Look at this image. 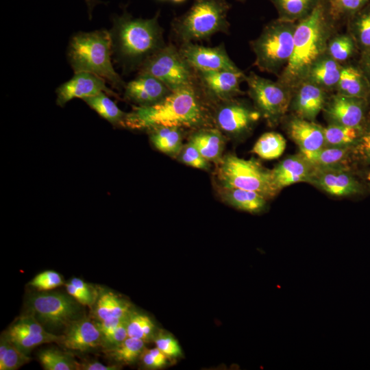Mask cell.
Instances as JSON below:
<instances>
[{
  "label": "cell",
  "mask_w": 370,
  "mask_h": 370,
  "mask_svg": "<svg viewBox=\"0 0 370 370\" xmlns=\"http://www.w3.org/2000/svg\"><path fill=\"white\" fill-rule=\"evenodd\" d=\"M125 318H120L115 317H110L107 319L101 320L100 323L97 324L101 334V338L110 334L115 330Z\"/></svg>",
  "instance_id": "7dc6e473"
},
{
  "label": "cell",
  "mask_w": 370,
  "mask_h": 370,
  "mask_svg": "<svg viewBox=\"0 0 370 370\" xmlns=\"http://www.w3.org/2000/svg\"><path fill=\"white\" fill-rule=\"evenodd\" d=\"M370 100L335 94L328 98L323 108L329 123L362 127L369 114Z\"/></svg>",
  "instance_id": "5bb4252c"
},
{
  "label": "cell",
  "mask_w": 370,
  "mask_h": 370,
  "mask_svg": "<svg viewBox=\"0 0 370 370\" xmlns=\"http://www.w3.org/2000/svg\"><path fill=\"white\" fill-rule=\"evenodd\" d=\"M101 341V334L97 325L88 319H78L66 326L60 343L67 349L84 352L96 347Z\"/></svg>",
  "instance_id": "44dd1931"
},
{
  "label": "cell",
  "mask_w": 370,
  "mask_h": 370,
  "mask_svg": "<svg viewBox=\"0 0 370 370\" xmlns=\"http://www.w3.org/2000/svg\"><path fill=\"white\" fill-rule=\"evenodd\" d=\"M245 81L255 108L269 125H278L290 108L293 90L278 80L273 82L254 72L246 75Z\"/></svg>",
  "instance_id": "ba28073f"
},
{
  "label": "cell",
  "mask_w": 370,
  "mask_h": 370,
  "mask_svg": "<svg viewBox=\"0 0 370 370\" xmlns=\"http://www.w3.org/2000/svg\"><path fill=\"white\" fill-rule=\"evenodd\" d=\"M358 50L349 34H340L328 41L326 53L336 62L343 63L349 60Z\"/></svg>",
  "instance_id": "e575fe53"
},
{
  "label": "cell",
  "mask_w": 370,
  "mask_h": 370,
  "mask_svg": "<svg viewBox=\"0 0 370 370\" xmlns=\"http://www.w3.org/2000/svg\"><path fill=\"white\" fill-rule=\"evenodd\" d=\"M352 160L370 167V114L362 127L358 141L352 147Z\"/></svg>",
  "instance_id": "74e56055"
},
{
  "label": "cell",
  "mask_w": 370,
  "mask_h": 370,
  "mask_svg": "<svg viewBox=\"0 0 370 370\" xmlns=\"http://www.w3.org/2000/svg\"><path fill=\"white\" fill-rule=\"evenodd\" d=\"M286 145L283 136L278 132L263 134L254 144L252 152L264 160H274L282 156Z\"/></svg>",
  "instance_id": "4dcf8cb0"
},
{
  "label": "cell",
  "mask_w": 370,
  "mask_h": 370,
  "mask_svg": "<svg viewBox=\"0 0 370 370\" xmlns=\"http://www.w3.org/2000/svg\"><path fill=\"white\" fill-rule=\"evenodd\" d=\"M11 342L25 354L29 352L33 348L44 343L61 342L62 336H57L46 332L41 334L29 333H7Z\"/></svg>",
  "instance_id": "836d02e7"
},
{
  "label": "cell",
  "mask_w": 370,
  "mask_h": 370,
  "mask_svg": "<svg viewBox=\"0 0 370 370\" xmlns=\"http://www.w3.org/2000/svg\"><path fill=\"white\" fill-rule=\"evenodd\" d=\"M175 3H181L183 2L184 0H173Z\"/></svg>",
  "instance_id": "9f6ffc18"
},
{
  "label": "cell",
  "mask_w": 370,
  "mask_h": 370,
  "mask_svg": "<svg viewBox=\"0 0 370 370\" xmlns=\"http://www.w3.org/2000/svg\"><path fill=\"white\" fill-rule=\"evenodd\" d=\"M362 127L329 123L323 127L325 146L353 147L358 141Z\"/></svg>",
  "instance_id": "f546056e"
},
{
  "label": "cell",
  "mask_w": 370,
  "mask_h": 370,
  "mask_svg": "<svg viewBox=\"0 0 370 370\" xmlns=\"http://www.w3.org/2000/svg\"><path fill=\"white\" fill-rule=\"evenodd\" d=\"M228 5L223 0H195L173 27L182 43L208 40L218 32L227 33Z\"/></svg>",
  "instance_id": "8992f818"
},
{
  "label": "cell",
  "mask_w": 370,
  "mask_h": 370,
  "mask_svg": "<svg viewBox=\"0 0 370 370\" xmlns=\"http://www.w3.org/2000/svg\"><path fill=\"white\" fill-rule=\"evenodd\" d=\"M70 282L72 284H73L75 286L78 288L87 296L94 299V296H95L94 291L92 289L91 286H90L88 284H86L82 280L77 278H74L71 280Z\"/></svg>",
  "instance_id": "816d5d0a"
},
{
  "label": "cell",
  "mask_w": 370,
  "mask_h": 370,
  "mask_svg": "<svg viewBox=\"0 0 370 370\" xmlns=\"http://www.w3.org/2000/svg\"><path fill=\"white\" fill-rule=\"evenodd\" d=\"M190 142L208 161L219 162L221 160L224 140L219 130L201 129L192 135Z\"/></svg>",
  "instance_id": "d4e9b609"
},
{
  "label": "cell",
  "mask_w": 370,
  "mask_h": 370,
  "mask_svg": "<svg viewBox=\"0 0 370 370\" xmlns=\"http://www.w3.org/2000/svg\"><path fill=\"white\" fill-rule=\"evenodd\" d=\"M288 136L299 152H312L325 146L323 127L312 121L293 115L286 124Z\"/></svg>",
  "instance_id": "ffe728a7"
},
{
  "label": "cell",
  "mask_w": 370,
  "mask_h": 370,
  "mask_svg": "<svg viewBox=\"0 0 370 370\" xmlns=\"http://www.w3.org/2000/svg\"><path fill=\"white\" fill-rule=\"evenodd\" d=\"M219 163L217 176L222 188L254 190L268 199L280 192L274 184L271 170L254 159L229 154Z\"/></svg>",
  "instance_id": "52a82bcc"
},
{
  "label": "cell",
  "mask_w": 370,
  "mask_h": 370,
  "mask_svg": "<svg viewBox=\"0 0 370 370\" xmlns=\"http://www.w3.org/2000/svg\"><path fill=\"white\" fill-rule=\"evenodd\" d=\"M142 361L145 367L151 369L161 368L163 366L150 354L149 349H144L142 354Z\"/></svg>",
  "instance_id": "f907efd6"
},
{
  "label": "cell",
  "mask_w": 370,
  "mask_h": 370,
  "mask_svg": "<svg viewBox=\"0 0 370 370\" xmlns=\"http://www.w3.org/2000/svg\"><path fill=\"white\" fill-rule=\"evenodd\" d=\"M149 130L151 141L157 149L170 156L180 153L183 147L181 127L160 126Z\"/></svg>",
  "instance_id": "4316f807"
},
{
  "label": "cell",
  "mask_w": 370,
  "mask_h": 370,
  "mask_svg": "<svg viewBox=\"0 0 370 370\" xmlns=\"http://www.w3.org/2000/svg\"><path fill=\"white\" fill-rule=\"evenodd\" d=\"M112 293H105L98 299L96 314L100 321L112 317Z\"/></svg>",
  "instance_id": "bcb514c9"
},
{
  "label": "cell",
  "mask_w": 370,
  "mask_h": 370,
  "mask_svg": "<svg viewBox=\"0 0 370 370\" xmlns=\"http://www.w3.org/2000/svg\"><path fill=\"white\" fill-rule=\"evenodd\" d=\"M342 66L343 64L325 52L311 65L304 80L311 82L326 91L336 90Z\"/></svg>",
  "instance_id": "7402d4cb"
},
{
  "label": "cell",
  "mask_w": 370,
  "mask_h": 370,
  "mask_svg": "<svg viewBox=\"0 0 370 370\" xmlns=\"http://www.w3.org/2000/svg\"><path fill=\"white\" fill-rule=\"evenodd\" d=\"M370 0H330V14L334 17H351L360 10Z\"/></svg>",
  "instance_id": "f35d334b"
},
{
  "label": "cell",
  "mask_w": 370,
  "mask_h": 370,
  "mask_svg": "<svg viewBox=\"0 0 370 370\" xmlns=\"http://www.w3.org/2000/svg\"><path fill=\"white\" fill-rule=\"evenodd\" d=\"M38 358L46 370L79 369V365L69 355L52 348L40 351Z\"/></svg>",
  "instance_id": "d590c367"
},
{
  "label": "cell",
  "mask_w": 370,
  "mask_h": 370,
  "mask_svg": "<svg viewBox=\"0 0 370 370\" xmlns=\"http://www.w3.org/2000/svg\"><path fill=\"white\" fill-rule=\"evenodd\" d=\"M110 32L116 60L128 71L139 69L166 45L158 15L152 18H133L125 12L112 18Z\"/></svg>",
  "instance_id": "3957f363"
},
{
  "label": "cell",
  "mask_w": 370,
  "mask_h": 370,
  "mask_svg": "<svg viewBox=\"0 0 370 370\" xmlns=\"http://www.w3.org/2000/svg\"><path fill=\"white\" fill-rule=\"evenodd\" d=\"M280 14V18L295 21L310 13L318 0H271Z\"/></svg>",
  "instance_id": "1f68e13d"
},
{
  "label": "cell",
  "mask_w": 370,
  "mask_h": 370,
  "mask_svg": "<svg viewBox=\"0 0 370 370\" xmlns=\"http://www.w3.org/2000/svg\"><path fill=\"white\" fill-rule=\"evenodd\" d=\"M180 158L185 164L196 169L207 170L209 168L208 161L190 141L182 147Z\"/></svg>",
  "instance_id": "ab89813d"
},
{
  "label": "cell",
  "mask_w": 370,
  "mask_h": 370,
  "mask_svg": "<svg viewBox=\"0 0 370 370\" xmlns=\"http://www.w3.org/2000/svg\"><path fill=\"white\" fill-rule=\"evenodd\" d=\"M155 325L151 319L143 314H130L127 318V331L129 337L149 340L155 332Z\"/></svg>",
  "instance_id": "8d00e7d4"
},
{
  "label": "cell",
  "mask_w": 370,
  "mask_h": 370,
  "mask_svg": "<svg viewBox=\"0 0 370 370\" xmlns=\"http://www.w3.org/2000/svg\"><path fill=\"white\" fill-rule=\"evenodd\" d=\"M296 24L282 18L272 21L251 42L260 71L278 75L284 69L293 53Z\"/></svg>",
  "instance_id": "5b68a950"
},
{
  "label": "cell",
  "mask_w": 370,
  "mask_h": 370,
  "mask_svg": "<svg viewBox=\"0 0 370 370\" xmlns=\"http://www.w3.org/2000/svg\"><path fill=\"white\" fill-rule=\"evenodd\" d=\"M127 318L110 334L101 338L102 341L106 346H109V347L114 346L123 342L128 337L127 331Z\"/></svg>",
  "instance_id": "f6af8a7d"
},
{
  "label": "cell",
  "mask_w": 370,
  "mask_h": 370,
  "mask_svg": "<svg viewBox=\"0 0 370 370\" xmlns=\"http://www.w3.org/2000/svg\"><path fill=\"white\" fill-rule=\"evenodd\" d=\"M79 369L84 370H114L117 369V367L115 365H105L99 362H94L79 365Z\"/></svg>",
  "instance_id": "f5cc1de1"
},
{
  "label": "cell",
  "mask_w": 370,
  "mask_h": 370,
  "mask_svg": "<svg viewBox=\"0 0 370 370\" xmlns=\"http://www.w3.org/2000/svg\"><path fill=\"white\" fill-rule=\"evenodd\" d=\"M330 36L325 8L318 2L310 13L296 24L293 53L278 81L293 90L304 79L311 65L326 52Z\"/></svg>",
  "instance_id": "7a4b0ae2"
},
{
  "label": "cell",
  "mask_w": 370,
  "mask_h": 370,
  "mask_svg": "<svg viewBox=\"0 0 370 370\" xmlns=\"http://www.w3.org/2000/svg\"><path fill=\"white\" fill-rule=\"evenodd\" d=\"M364 180L365 182L370 190V167L364 173Z\"/></svg>",
  "instance_id": "11a10c76"
},
{
  "label": "cell",
  "mask_w": 370,
  "mask_h": 370,
  "mask_svg": "<svg viewBox=\"0 0 370 370\" xmlns=\"http://www.w3.org/2000/svg\"><path fill=\"white\" fill-rule=\"evenodd\" d=\"M221 102L215 111L214 121L218 127L229 135L247 134L261 116L256 108L245 102L234 99Z\"/></svg>",
  "instance_id": "7c38bea8"
},
{
  "label": "cell",
  "mask_w": 370,
  "mask_h": 370,
  "mask_svg": "<svg viewBox=\"0 0 370 370\" xmlns=\"http://www.w3.org/2000/svg\"><path fill=\"white\" fill-rule=\"evenodd\" d=\"M112 53L110 32L105 29L79 32L69 41L67 58L74 73L97 75L115 88L121 89L125 84L112 66Z\"/></svg>",
  "instance_id": "277c9868"
},
{
  "label": "cell",
  "mask_w": 370,
  "mask_h": 370,
  "mask_svg": "<svg viewBox=\"0 0 370 370\" xmlns=\"http://www.w3.org/2000/svg\"><path fill=\"white\" fill-rule=\"evenodd\" d=\"M327 99L325 90L311 82L304 80L293 89L289 109L295 116L314 121L323 110Z\"/></svg>",
  "instance_id": "e0dca14e"
},
{
  "label": "cell",
  "mask_w": 370,
  "mask_h": 370,
  "mask_svg": "<svg viewBox=\"0 0 370 370\" xmlns=\"http://www.w3.org/2000/svg\"><path fill=\"white\" fill-rule=\"evenodd\" d=\"M66 288L67 293L80 304L84 306H91L93 304V299L87 296L71 282L66 284Z\"/></svg>",
  "instance_id": "c3c4849f"
},
{
  "label": "cell",
  "mask_w": 370,
  "mask_h": 370,
  "mask_svg": "<svg viewBox=\"0 0 370 370\" xmlns=\"http://www.w3.org/2000/svg\"><path fill=\"white\" fill-rule=\"evenodd\" d=\"M125 97L139 106H150L163 100L172 91L157 78L138 73L125 84Z\"/></svg>",
  "instance_id": "ac0fdd59"
},
{
  "label": "cell",
  "mask_w": 370,
  "mask_h": 370,
  "mask_svg": "<svg viewBox=\"0 0 370 370\" xmlns=\"http://www.w3.org/2000/svg\"><path fill=\"white\" fill-rule=\"evenodd\" d=\"M179 51L195 72L219 70L241 71L230 59L223 44L209 47L193 42H186L182 43Z\"/></svg>",
  "instance_id": "9a60e30c"
},
{
  "label": "cell",
  "mask_w": 370,
  "mask_h": 370,
  "mask_svg": "<svg viewBox=\"0 0 370 370\" xmlns=\"http://www.w3.org/2000/svg\"><path fill=\"white\" fill-rule=\"evenodd\" d=\"M309 184L327 194L338 197L362 194L363 184L352 172L349 166L315 167Z\"/></svg>",
  "instance_id": "8fae6325"
},
{
  "label": "cell",
  "mask_w": 370,
  "mask_h": 370,
  "mask_svg": "<svg viewBox=\"0 0 370 370\" xmlns=\"http://www.w3.org/2000/svg\"><path fill=\"white\" fill-rule=\"evenodd\" d=\"M139 73L151 75L171 91L197 84L195 71L173 45H165L139 68Z\"/></svg>",
  "instance_id": "9c48e42d"
},
{
  "label": "cell",
  "mask_w": 370,
  "mask_h": 370,
  "mask_svg": "<svg viewBox=\"0 0 370 370\" xmlns=\"http://www.w3.org/2000/svg\"><path fill=\"white\" fill-rule=\"evenodd\" d=\"M145 349V341L140 338L127 337L123 342L110 347L108 356L119 362L130 364L141 356Z\"/></svg>",
  "instance_id": "d6a6232c"
},
{
  "label": "cell",
  "mask_w": 370,
  "mask_h": 370,
  "mask_svg": "<svg viewBox=\"0 0 370 370\" xmlns=\"http://www.w3.org/2000/svg\"><path fill=\"white\" fill-rule=\"evenodd\" d=\"M221 196L233 207L250 213L262 212L268 200L256 191L236 188H222Z\"/></svg>",
  "instance_id": "cb8c5ba5"
},
{
  "label": "cell",
  "mask_w": 370,
  "mask_h": 370,
  "mask_svg": "<svg viewBox=\"0 0 370 370\" xmlns=\"http://www.w3.org/2000/svg\"><path fill=\"white\" fill-rule=\"evenodd\" d=\"M336 90L344 96L370 100V83L358 65H343Z\"/></svg>",
  "instance_id": "603a6c76"
},
{
  "label": "cell",
  "mask_w": 370,
  "mask_h": 370,
  "mask_svg": "<svg viewBox=\"0 0 370 370\" xmlns=\"http://www.w3.org/2000/svg\"><path fill=\"white\" fill-rule=\"evenodd\" d=\"M349 31L360 53L370 49V1L349 17Z\"/></svg>",
  "instance_id": "83f0119b"
},
{
  "label": "cell",
  "mask_w": 370,
  "mask_h": 370,
  "mask_svg": "<svg viewBox=\"0 0 370 370\" xmlns=\"http://www.w3.org/2000/svg\"><path fill=\"white\" fill-rule=\"evenodd\" d=\"M197 84L210 99L223 101L243 94L240 86L246 75L241 71H196Z\"/></svg>",
  "instance_id": "4fadbf2b"
},
{
  "label": "cell",
  "mask_w": 370,
  "mask_h": 370,
  "mask_svg": "<svg viewBox=\"0 0 370 370\" xmlns=\"http://www.w3.org/2000/svg\"><path fill=\"white\" fill-rule=\"evenodd\" d=\"M29 303L31 315L44 328L66 326L73 321L79 319V303L62 293L34 295L29 299Z\"/></svg>",
  "instance_id": "30bf717a"
},
{
  "label": "cell",
  "mask_w": 370,
  "mask_h": 370,
  "mask_svg": "<svg viewBox=\"0 0 370 370\" xmlns=\"http://www.w3.org/2000/svg\"><path fill=\"white\" fill-rule=\"evenodd\" d=\"M30 360L26 354L12 343L3 360L0 361V370H15Z\"/></svg>",
  "instance_id": "b9f144b4"
},
{
  "label": "cell",
  "mask_w": 370,
  "mask_h": 370,
  "mask_svg": "<svg viewBox=\"0 0 370 370\" xmlns=\"http://www.w3.org/2000/svg\"><path fill=\"white\" fill-rule=\"evenodd\" d=\"M47 331L45 328L32 315L22 317L13 324L8 333L41 334Z\"/></svg>",
  "instance_id": "ee69618b"
},
{
  "label": "cell",
  "mask_w": 370,
  "mask_h": 370,
  "mask_svg": "<svg viewBox=\"0 0 370 370\" xmlns=\"http://www.w3.org/2000/svg\"><path fill=\"white\" fill-rule=\"evenodd\" d=\"M301 153L315 167L349 166L352 160V147L324 146L312 152Z\"/></svg>",
  "instance_id": "484cf974"
},
{
  "label": "cell",
  "mask_w": 370,
  "mask_h": 370,
  "mask_svg": "<svg viewBox=\"0 0 370 370\" xmlns=\"http://www.w3.org/2000/svg\"><path fill=\"white\" fill-rule=\"evenodd\" d=\"M197 84L172 91L159 103L136 107L127 113L125 127L150 130L160 126L198 127L204 125L208 115L201 99Z\"/></svg>",
  "instance_id": "6da1fadb"
},
{
  "label": "cell",
  "mask_w": 370,
  "mask_h": 370,
  "mask_svg": "<svg viewBox=\"0 0 370 370\" xmlns=\"http://www.w3.org/2000/svg\"><path fill=\"white\" fill-rule=\"evenodd\" d=\"M358 65L370 83V49L360 52Z\"/></svg>",
  "instance_id": "681fc988"
},
{
  "label": "cell",
  "mask_w": 370,
  "mask_h": 370,
  "mask_svg": "<svg viewBox=\"0 0 370 370\" xmlns=\"http://www.w3.org/2000/svg\"><path fill=\"white\" fill-rule=\"evenodd\" d=\"M314 168L300 152L289 156L271 170L274 184L280 191L282 188L295 183H309Z\"/></svg>",
  "instance_id": "d6986e66"
},
{
  "label": "cell",
  "mask_w": 370,
  "mask_h": 370,
  "mask_svg": "<svg viewBox=\"0 0 370 370\" xmlns=\"http://www.w3.org/2000/svg\"><path fill=\"white\" fill-rule=\"evenodd\" d=\"M106 92L83 100L99 116L111 124L125 127L127 113L123 112Z\"/></svg>",
  "instance_id": "f1b7e54d"
},
{
  "label": "cell",
  "mask_w": 370,
  "mask_h": 370,
  "mask_svg": "<svg viewBox=\"0 0 370 370\" xmlns=\"http://www.w3.org/2000/svg\"><path fill=\"white\" fill-rule=\"evenodd\" d=\"M63 284L62 276L54 271H45L35 276L29 284L39 291H49Z\"/></svg>",
  "instance_id": "60d3db41"
},
{
  "label": "cell",
  "mask_w": 370,
  "mask_h": 370,
  "mask_svg": "<svg viewBox=\"0 0 370 370\" xmlns=\"http://www.w3.org/2000/svg\"><path fill=\"white\" fill-rule=\"evenodd\" d=\"M84 1L87 5L89 18L91 19L92 11L93 8H95V6H96L97 4L103 3V2L101 1L100 0H84Z\"/></svg>",
  "instance_id": "db71d44e"
},
{
  "label": "cell",
  "mask_w": 370,
  "mask_h": 370,
  "mask_svg": "<svg viewBox=\"0 0 370 370\" xmlns=\"http://www.w3.org/2000/svg\"><path fill=\"white\" fill-rule=\"evenodd\" d=\"M156 347L169 358L181 356L182 349L178 341L171 334L160 333L154 338Z\"/></svg>",
  "instance_id": "7bdbcfd3"
},
{
  "label": "cell",
  "mask_w": 370,
  "mask_h": 370,
  "mask_svg": "<svg viewBox=\"0 0 370 370\" xmlns=\"http://www.w3.org/2000/svg\"><path fill=\"white\" fill-rule=\"evenodd\" d=\"M106 82L103 77L91 73H75L72 78L57 88L56 103L58 106L64 107L73 99H84L101 92L116 97L117 95L106 86Z\"/></svg>",
  "instance_id": "2e32d148"
}]
</instances>
